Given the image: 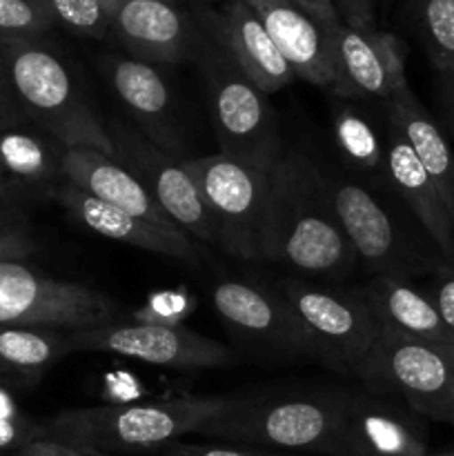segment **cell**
I'll use <instances>...</instances> for the list:
<instances>
[{
  "label": "cell",
  "instance_id": "9a60e30c",
  "mask_svg": "<svg viewBox=\"0 0 454 456\" xmlns=\"http://www.w3.org/2000/svg\"><path fill=\"white\" fill-rule=\"evenodd\" d=\"M426 419L401 399L369 390L345 392L325 456H427Z\"/></svg>",
  "mask_w": 454,
  "mask_h": 456
},
{
  "label": "cell",
  "instance_id": "ba28073f",
  "mask_svg": "<svg viewBox=\"0 0 454 456\" xmlns=\"http://www.w3.org/2000/svg\"><path fill=\"white\" fill-rule=\"evenodd\" d=\"M187 172L199 183L200 196L216 225V248L225 249L239 261L267 263V172L230 159L227 154H209L182 160Z\"/></svg>",
  "mask_w": 454,
  "mask_h": 456
},
{
  "label": "cell",
  "instance_id": "83f0119b",
  "mask_svg": "<svg viewBox=\"0 0 454 456\" xmlns=\"http://www.w3.org/2000/svg\"><path fill=\"white\" fill-rule=\"evenodd\" d=\"M409 20L436 74L454 71V0H409Z\"/></svg>",
  "mask_w": 454,
  "mask_h": 456
},
{
  "label": "cell",
  "instance_id": "e575fe53",
  "mask_svg": "<svg viewBox=\"0 0 454 456\" xmlns=\"http://www.w3.org/2000/svg\"><path fill=\"white\" fill-rule=\"evenodd\" d=\"M338 16L354 29H377L378 0H334Z\"/></svg>",
  "mask_w": 454,
  "mask_h": 456
},
{
  "label": "cell",
  "instance_id": "3957f363",
  "mask_svg": "<svg viewBox=\"0 0 454 456\" xmlns=\"http://www.w3.org/2000/svg\"><path fill=\"white\" fill-rule=\"evenodd\" d=\"M320 176L338 225L354 249L356 265L369 279H427L441 265H448L390 190H378L347 169L320 167Z\"/></svg>",
  "mask_w": 454,
  "mask_h": 456
},
{
  "label": "cell",
  "instance_id": "d6986e66",
  "mask_svg": "<svg viewBox=\"0 0 454 456\" xmlns=\"http://www.w3.org/2000/svg\"><path fill=\"white\" fill-rule=\"evenodd\" d=\"M190 3L261 92H279L296 78L247 0H225L223 4H214L212 0Z\"/></svg>",
  "mask_w": 454,
  "mask_h": 456
},
{
  "label": "cell",
  "instance_id": "5b68a950",
  "mask_svg": "<svg viewBox=\"0 0 454 456\" xmlns=\"http://www.w3.org/2000/svg\"><path fill=\"white\" fill-rule=\"evenodd\" d=\"M347 390L230 395L199 435L289 454H328Z\"/></svg>",
  "mask_w": 454,
  "mask_h": 456
},
{
  "label": "cell",
  "instance_id": "74e56055",
  "mask_svg": "<svg viewBox=\"0 0 454 456\" xmlns=\"http://www.w3.org/2000/svg\"><path fill=\"white\" fill-rule=\"evenodd\" d=\"M27 123L22 116L20 107H18L16 98H13L12 89H9L7 80H4L3 71H0V129L13 127V125Z\"/></svg>",
  "mask_w": 454,
  "mask_h": 456
},
{
  "label": "cell",
  "instance_id": "b9f144b4",
  "mask_svg": "<svg viewBox=\"0 0 454 456\" xmlns=\"http://www.w3.org/2000/svg\"><path fill=\"white\" fill-rule=\"evenodd\" d=\"M105 3H107V4H109V7H114V4H118V3H120V0H105Z\"/></svg>",
  "mask_w": 454,
  "mask_h": 456
},
{
  "label": "cell",
  "instance_id": "f1b7e54d",
  "mask_svg": "<svg viewBox=\"0 0 454 456\" xmlns=\"http://www.w3.org/2000/svg\"><path fill=\"white\" fill-rule=\"evenodd\" d=\"M53 27L80 38H111V7L105 0H38Z\"/></svg>",
  "mask_w": 454,
  "mask_h": 456
},
{
  "label": "cell",
  "instance_id": "5bb4252c",
  "mask_svg": "<svg viewBox=\"0 0 454 456\" xmlns=\"http://www.w3.org/2000/svg\"><path fill=\"white\" fill-rule=\"evenodd\" d=\"M332 61V92L343 101L387 102L408 89V47L392 31L354 29L345 22L323 27Z\"/></svg>",
  "mask_w": 454,
  "mask_h": 456
},
{
  "label": "cell",
  "instance_id": "7c38bea8",
  "mask_svg": "<svg viewBox=\"0 0 454 456\" xmlns=\"http://www.w3.org/2000/svg\"><path fill=\"white\" fill-rule=\"evenodd\" d=\"M107 132L114 142V159L138 178L165 216L196 243L216 245L214 218L182 160L156 147L132 123L120 118L107 120Z\"/></svg>",
  "mask_w": 454,
  "mask_h": 456
},
{
  "label": "cell",
  "instance_id": "d4e9b609",
  "mask_svg": "<svg viewBox=\"0 0 454 456\" xmlns=\"http://www.w3.org/2000/svg\"><path fill=\"white\" fill-rule=\"evenodd\" d=\"M385 116L403 132L405 141L421 160L423 169L434 183L441 200L450 214L454 227V151L452 141L445 136L441 125L432 118L430 111L418 102L412 89H403L383 102Z\"/></svg>",
  "mask_w": 454,
  "mask_h": 456
},
{
  "label": "cell",
  "instance_id": "ac0fdd59",
  "mask_svg": "<svg viewBox=\"0 0 454 456\" xmlns=\"http://www.w3.org/2000/svg\"><path fill=\"white\" fill-rule=\"evenodd\" d=\"M53 200L71 218H76L85 230L93 232V234L132 245L142 252L174 258V261L185 263L190 267H199L203 261L200 245L178 227L158 225V223L145 221V218L134 216V214L123 212L118 208H111V205L85 194L71 183H65L56 191Z\"/></svg>",
  "mask_w": 454,
  "mask_h": 456
},
{
  "label": "cell",
  "instance_id": "f546056e",
  "mask_svg": "<svg viewBox=\"0 0 454 456\" xmlns=\"http://www.w3.org/2000/svg\"><path fill=\"white\" fill-rule=\"evenodd\" d=\"M53 29L38 0H0V45L43 38Z\"/></svg>",
  "mask_w": 454,
  "mask_h": 456
},
{
  "label": "cell",
  "instance_id": "f35d334b",
  "mask_svg": "<svg viewBox=\"0 0 454 456\" xmlns=\"http://www.w3.org/2000/svg\"><path fill=\"white\" fill-rule=\"evenodd\" d=\"M301 9H305L320 27H329L341 22L336 7H334V0H294Z\"/></svg>",
  "mask_w": 454,
  "mask_h": 456
},
{
  "label": "cell",
  "instance_id": "603a6c76",
  "mask_svg": "<svg viewBox=\"0 0 454 456\" xmlns=\"http://www.w3.org/2000/svg\"><path fill=\"white\" fill-rule=\"evenodd\" d=\"M361 289L381 332L454 347V334L443 323L421 283L399 276H374L361 285Z\"/></svg>",
  "mask_w": 454,
  "mask_h": 456
},
{
  "label": "cell",
  "instance_id": "60d3db41",
  "mask_svg": "<svg viewBox=\"0 0 454 456\" xmlns=\"http://www.w3.org/2000/svg\"><path fill=\"white\" fill-rule=\"evenodd\" d=\"M390 3H392V0H378V7H387Z\"/></svg>",
  "mask_w": 454,
  "mask_h": 456
},
{
  "label": "cell",
  "instance_id": "2e32d148",
  "mask_svg": "<svg viewBox=\"0 0 454 456\" xmlns=\"http://www.w3.org/2000/svg\"><path fill=\"white\" fill-rule=\"evenodd\" d=\"M101 69L134 127L167 154L181 160L190 159L181 110L160 65L120 52L102 56Z\"/></svg>",
  "mask_w": 454,
  "mask_h": 456
},
{
  "label": "cell",
  "instance_id": "d590c367",
  "mask_svg": "<svg viewBox=\"0 0 454 456\" xmlns=\"http://www.w3.org/2000/svg\"><path fill=\"white\" fill-rule=\"evenodd\" d=\"M436 102L441 111V129L454 141V71L436 74Z\"/></svg>",
  "mask_w": 454,
  "mask_h": 456
},
{
  "label": "cell",
  "instance_id": "4316f807",
  "mask_svg": "<svg viewBox=\"0 0 454 456\" xmlns=\"http://www.w3.org/2000/svg\"><path fill=\"white\" fill-rule=\"evenodd\" d=\"M332 142L347 172L361 174L378 190L387 187L385 132H378L374 120L354 101H345L332 116Z\"/></svg>",
  "mask_w": 454,
  "mask_h": 456
},
{
  "label": "cell",
  "instance_id": "277c9868",
  "mask_svg": "<svg viewBox=\"0 0 454 456\" xmlns=\"http://www.w3.org/2000/svg\"><path fill=\"white\" fill-rule=\"evenodd\" d=\"M230 395L174 396L147 403H102L62 410L45 423L47 439L101 454L160 452L221 412Z\"/></svg>",
  "mask_w": 454,
  "mask_h": 456
},
{
  "label": "cell",
  "instance_id": "52a82bcc",
  "mask_svg": "<svg viewBox=\"0 0 454 456\" xmlns=\"http://www.w3.org/2000/svg\"><path fill=\"white\" fill-rule=\"evenodd\" d=\"M276 288L296 312L316 359L334 372L356 377L381 334L363 289L303 279H283Z\"/></svg>",
  "mask_w": 454,
  "mask_h": 456
},
{
  "label": "cell",
  "instance_id": "836d02e7",
  "mask_svg": "<svg viewBox=\"0 0 454 456\" xmlns=\"http://www.w3.org/2000/svg\"><path fill=\"white\" fill-rule=\"evenodd\" d=\"M423 289L427 292L430 301L434 303L443 323L454 334V267L441 265L439 270L432 272Z\"/></svg>",
  "mask_w": 454,
  "mask_h": 456
},
{
  "label": "cell",
  "instance_id": "30bf717a",
  "mask_svg": "<svg viewBox=\"0 0 454 456\" xmlns=\"http://www.w3.org/2000/svg\"><path fill=\"white\" fill-rule=\"evenodd\" d=\"M120 314L109 294L43 274L25 258H0V325L76 332L118 321Z\"/></svg>",
  "mask_w": 454,
  "mask_h": 456
},
{
  "label": "cell",
  "instance_id": "4dcf8cb0",
  "mask_svg": "<svg viewBox=\"0 0 454 456\" xmlns=\"http://www.w3.org/2000/svg\"><path fill=\"white\" fill-rule=\"evenodd\" d=\"M47 436L45 423L34 421L18 408L9 386L0 383V454L13 456L31 441Z\"/></svg>",
  "mask_w": 454,
  "mask_h": 456
},
{
  "label": "cell",
  "instance_id": "8fae6325",
  "mask_svg": "<svg viewBox=\"0 0 454 456\" xmlns=\"http://www.w3.org/2000/svg\"><path fill=\"white\" fill-rule=\"evenodd\" d=\"M71 354H116L178 372L230 368L236 354L223 343L176 323L118 319L69 332Z\"/></svg>",
  "mask_w": 454,
  "mask_h": 456
},
{
  "label": "cell",
  "instance_id": "484cf974",
  "mask_svg": "<svg viewBox=\"0 0 454 456\" xmlns=\"http://www.w3.org/2000/svg\"><path fill=\"white\" fill-rule=\"evenodd\" d=\"M71 354L69 332L56 328L0 325V383L31 386L53 363Z\"/></svg>",
  "mask_w": 454,
  "mask_h": 456
},
{
  "label": "cell",
  "instance_id": "9c48e42d",
  "mask_svg": "<svg viewBox=\"0 0 454 456\" xmlns=\"http://www.w3.org/2000/svg\"><path fill=\"white\" fill-rule=\"evenodd\" d=\"M377 395H390L427 421L454 428V347L381 332L356 377Z\"/></svg>",
  "mask_w": 454,
  "mask_h": 456
},
{
  "label": "cell",
  "instance_id": "44dd1931",
  "mask_svg": "<svg viewBox=\"0 0 454 456\" xmlns=\"http://www.w3.org/2000/svg\"><path fill=\"white\" fill-rule=\"evenodd\" d=\"M385 165L387 187L418 223L441 256L454 267V227L450 214L436 191L434 183L423 169L403 132L385 116Z\"/></svg>",
  "mask_w": 454,
  "mask_h": 456
},
{
  "label": "cell",
  "instance_id": "d6a6232c",
  "mask_svg": "<svg viewBox=\"0 0 454 456\" xmlns=\"http://www.w3.org/2000/svg\"><path fill=\"white\" fill-rule=\"evenodd\" d=\"M160 456H303V454H289V452H276V450L254 448V445H240V444H225V441H216V444H185V441H174L167 448L158 452Z\"/></svg>",
  "mask_w": 454,
  "mask_h": 456
},
{
  "label": "cell",
  "instance_id": "4fadbf2b",
  "mask_svg": "<svg viewBox=\"0 0 454 456\" xmlns=\"http://www.w3.org/2000/svg\"><path fill=\"white\" fill-rule=\"evenodd\" d=\"M212 305L225 328L249 350L280 361L316 359V350L280 289L249 279L212 285Z\"/></svg>",
  "mask_w": 454,
  "mask_h": 456
},
{
  "label": "cell",
  "instance_id": "8d00e7d4",
  "mask_svg": "<svg viewBox=\"0 0 454 456\" xmlns=\"http://www.w3.org/2000/svg\"><path fill=\"white\" fill-rule=\"evenodd\" d=\"M13 456H107V454L93 452V450L78 448V445L62 444V441L47 439V436H45V439L27 444L25 448L18 450Z\"/></svg>",
  "mask_w": 454,
  "mask_h": 456
},
{
  "label": "cell",
  "instance_id": "8992f818",
  "mask_svg": "<svg viewBox=\"0 0 454 456\" xmlns=\"http://www.w3.org/2000/svg\"><path fill=\"white\" fill-rule=\"evenodd\" d=\"M194 13L199 20V38L191 62L199 67L203 78L214 132L221 147L218 151L249 167L270 172L272 165L283 154V145L279 120L267 101V94L245 76L196 9Z\"/></svg>",
  "mask_w": 454,
  "mask_h": 456
},
{
  "label": "cell",
  "instance_id": "cb8c5ba5",
  "mask_svg": "<svg viewBox=\"0 0 454 456\" xmlns=\"http://www.w3.org/2000/svg\"><path fill=\"white\" fill-rule=\"evenodd\" d=\"M65 178L85 194L111 208H118L158 225L176 227L156 205V200L147 194L138 178L105 151L92 150V147H67Z\"/></svg>",
  "mask_w": 454,
  "mask_h": 456
},
{
  "label": "cell",
  "instance_id": "7402d4cb",
  "mask_svg": "<svg viewBox=\"0 0 454 456\" xmlns=\"http://www.w3.org/2000/svg\"><path fill=\"white\" fill-rule=\"evenodd\" d=\"M276 49L296 78L314 87H332V61L325 29L294 0H247Z\"/></svg>",
  "mask_w": 454,
  "mask_h": 456
},
{
  "label": "cell",
  "instance_id": "e0dca14e",
  "mask_svg": "<svg viewBox=\"0 0 454 456\" xmlns=\"http://www.w3.org/2000/svg\"><path fill=\"white\" fill-rule=\"evenodd\" d=\"M111 38L138 61L178 65L194 56L199 20L190 0H120L111 7Z\"/></svg>",
  "mask_w": 454,
  "mask_h": 456
},
{
  "label": "cell",
  "instance_id": "7a4b0ae2",
  "mask_svg": "<svg viewBox=\"0 0 454 456\" xmlns=\"http://www.w3.org/2000/svg\"><path fill=\"white\" fill-rule=\"evenodd\" d=\"M0 71L29 125L67 147H92L114 156L107 120L80 71L49 36L0 45Z\"/></svg>",
  "mask_w": 454,
  "mask_h": 456
},
{
  "label": "cell",
  "instance_id": "ffe728a7",
  "mask_svg": "<svg viewBox=\"0 0 454 456\" xmlns=\"http://www.w3.org/2000/svg\"><path fill=\"white\" fill-rule=\"evenodd\" d=\"M67 145L29 123L0 129V194L16 203L53 200L65 178Z\"/></svg>",
  "mask_w": 454,
  "mask_h": 456
},
{
  "label": "cell",
  "instance_id": "1f68e13d",
  "mask_svg": "<svg viewBox=\"0 0 454 456\" xmlns=\"http://www.w3.org/2000/svg\"><path fill=\"white\" fill-rule=\"evenodd\" d=\"M34 249L22 205L0 194V258H25Z\"/></svg>",
  "mask_w": 454,
  "mask_h": 456
},
{
  "label": "cell",
  "instance_id": "ab89813d",
  "mask_svg": "<svg viewBox=\"0 0 454 456\" xmlns=\"http://www.w3.org/2000/svg\"><path fill=\"white\" fill-rule=\"evenodd\" d=\"M427 456H454V444L450 445V448L445 450H439V452H430Z\"/></svg>",
  "mask_w": 454,
  "mask_h": 456
},
{
  "label": "cell",
  "instance_id": "6da1fadb",
  "mask_svg": "<svg viewBox=\"0 0 454 456\" xmlns=\"http://www.w3.org/2000/svg\"><path fill=\"white\" fill-rule=\"evenodd\" d=\"M267 178V263L316 279H347L356 256L325 191L320 165L303 151H283Z\"/></svg>",
  "mask_w": 454,
  "mask_h": 456
}]
</instances>
